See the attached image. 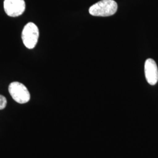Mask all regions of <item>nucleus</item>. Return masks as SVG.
<instances>
[{
	"instance_id": "nucleus-4",
	"label": "nucleus",
	"mask_w": 158,
	"mask_h": 158,
	"mask_svg": "<svg viewBox=\"0 0 158 158\" xmlns=\"http://www.w3.org/2000/svg\"><path fill=\"white\" fill-rule=\"evenodd\" d=\"M4 8L9 17H18L25 11V2L24 0H4Z\"/></svg>"
},
{
	"instance_id": "nucleus-2",
	"label": "nucleus",
	"mask_w": 158,
	"mask_h": 158,
	"mask_svg": "<svg viewBox=\"0 0 158 158\" xmlns=\"http://www.w3.org/2000/svg\"><path fill=\"white\" fill-rule=\"evenodd\" d=\"M39 29L32 23H29L24 27L22 32V40L24 45L29 49H34L39 38Z\"/></svg>"
},
{
	"instance_id": "nucleus-5",
	"label": "nucleus",
	"mask_w": 158,
	"mask_h": 158,
	"mask_svg": "<svg viewBox=\"0 0 158 158\" xmlns=\"http://www.w3.org/2000/svg\"><path fill=\"white\" fill-rule=\"evenodd\" d=\"M145 75L149 85H155L158 81L157 64L152 59H148L145 63Z\"/></svg>"
},
{
	"instance_id": "nucleus-1",
	"label": "nucleus",
	"mask_w": 158,
	"mask_h": 158,
	"mask_svg": "<svg viewBox=\"0 0 158 158\" xmlns=\"http://www.w3.org/2000/svg\"><path fill=\"white\" fill-rule=\"evenodd\" d=\"M118 8L117 2L114 0H102L89 8V13L96 17H109L114 15Z\"/></svg>"
},
{
	"instance_id": "nucleus-6",
	"label": "nucleus",
	"mask_w": 158,
	"mask_h": 158,
	"mask_svg": "<svg viewBox=\"0 0 158 158\" xmlns=\"http://www.w3.org/2000/svg\"><path fill=\"white\" fill-rule=\"evenodd\" d=\"M6 104H7V100L6 97L0 94V110L4 109L6 106Z\"/></svg>"
},
{
	"instance_id": "nucleus-3",
	"label": "nucleus",
	"mask_w": 158,
	"mask_h": 158,
	"mask_svg": "<svg viewBox=\"0 0 158 158\" xmlns=\"http://www.w3.org/2000/svg\"><path fill=\"white\" fill-rule=\"evenodd\" d=\"M12 98L19 104H25L30 100L31 95L28 89L23 83L18 81L12 82L8 87Z\"/></svg>"
}]
</instances>
